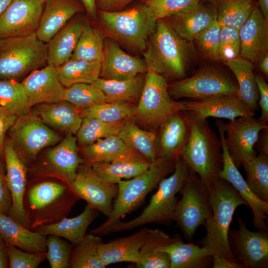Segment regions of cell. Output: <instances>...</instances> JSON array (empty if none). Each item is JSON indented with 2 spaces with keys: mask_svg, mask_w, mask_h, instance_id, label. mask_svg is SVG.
Listing matches in <instances>:
<instances>
[{
  "mask_svg": "<svg viewBox=\"0 0 268 268\" xmlns=\"http://www.w3.org/2000/svg\"><path fill=\"white\" fill-rule=\"evenodd\" d=\"M85 11L81 0H46L37 36L47 44L73 17Z\"/></svg>",
  "mask_w": 268,
  "mask_h": 268,
  "instance_id": "24",
  "label": "cell"
},
{
  "mask_svg": "<svg viewBox=\"0 0 268 268\" xmlns=\"http://www.w3.org/2000/svg\"><path fill=\"white\" fill-rule=\"evenodd\" d=\"M190 133V124L185 111L178 112L168 119L156 131L158 157L176 159L180 157Z\"/></svg>",
  "mask_w": 268,
  "mask_h": 268,
  "instance_id": "23",
  "label": "cell"
},
{
  "mask_svg": "<svg viewBox=\"0 0 268 268\" xmlns=\"http://www.w3.org/2000/svg\"><path fill=\"white\" fill-rule=\"evenodd\" d=\"M168 91L173 99L199 100L221 95H238V87L235 78L222 69L206 67L190 77L168 84Z\"/></svg>",
  "mask_w": 268,
  "mask_h": 268,
  "instance_id": "12",
  "label": "cell"
},
{
  "mask_svg": "<svg viewBox=\"0 0 268 268\" xmlns=\"http://www.w3.org/2000/svg\"><path fill=\"white\" fill-rule=\"evenodd\" d=\"M161 251L170 259V268H206L212 263V253L202 246L184 243L177 238Z\"/></svg>",
  "mask_w": 268,
  "mask_h": 268,
  "instance_id": "33",
  "label": "cell"
},
{
  "mask_svg": "<svg viewBox=\"0 0 268 268\" xmlns=\"http://www.w3.org/2000/svg\"><path fill=\"white\" fill-rule=\"evenodd\" d=\"M175 238L158 229H148L144 242L140 250L137 268H170L168 255L161 251L164 246L171 243Z\"/></svg>",
  "mask_w": 268,
  "mask_h": 268,
  "instance_id": "34",
  "label": "cell"
},
{
  "mask_svg": "<svg viewBox=\"0 0 268 268\" xmlns=\"http://www.w3.org/2000/svg\"><path fill=\"white\" fill-rule=\"evenodd\" d=\"M11 204V195L6 179L4 160L0 158V213L7 214Z\"/></svg>",
  "mask_w": 268,
  "mask_h": 268,
  "instance_id": "53",
  "label": "cell"
},
{
  "mask_svg": "<svg viewBox=\"0 0 268 268\" xmlns=\"http://www.w3.org/2000/svg\"><path fill=\"white\" fill-rule=\"evenodd\" d=\"M240 39L239 29L221 26L219 47V60L224 62L239 57Z\"/></svg>",
  "mask_w": 268,
  "mask_h": 268,
  "instance_id": "51",
  "label": "cell"
},
{
  "mask_svg": "<svg viewBox=\"0 0 268 268\" xmlns=\"http://www.w3.org/2000/svg\"><path fill=\"white\" fill-rule=\"evenodd\" d=\"M242 166L250 189L260 199L268 202V156L259 153Z\"/></svg>",
  "mask_w": 268,
  "mask_h": 268,
  "instance_id": "46",
  "label": "cell"
},
{
  "mask_svg": "<svg viewBox=\"0 0 268 268\" xmlns=\"http://www.w3.org/2000/svg\"><path fill=\"white\" fill-rule=\"evenodd\" d=\"M11 0H0V17L7 8Z\"/></svg>",
  "mask_w": 268,
  "mask_h": 268,
  "instance_id": "63",
  "label": "cell"
},
{
  "mask_svg": "<svg viewBox=\"0 0 268 268\" xmlns=\"http://www.w3.org/2000/svg\"><path fill=\"white\" fill-rule=\"evenodd\" d=\"M88 16L92 19L97 18V11L95 6V0H81Z\"/></svg>",
  "mask_w": 268,
  "mask_h": 268,
  "instance_id": "60",
  "label": "cell"
},
{
  "mask_svg": "<svg viewBox=\"0 0 268 268\" xmlns=\"http://www.w3.org/2000/svg\"><path fill=\"white\" fill-rule=\"evenodd\" d=\"M98 212L86 204L83 211L78 216L72 218L67 217L54 224L39 226L33 230L46 236L55 235L60 236L74 246L86 235L87 230L97 217Z\"/></svg>",
  "mask_w": 268,
  "mask_h": 268,
  "instance_id": "32",
  "label": "cell"
},
{
  "mask_svg": "<svg viewBox=\"0 0 268 268\" xmlns=\"http://www.w3.org/2000/svg\"><path fill=\"white\" fill-rule=\"evenodd\" d=\"M254 148L259 153L268 156V126L260 131Z\"/></svg>",
  "mask_w": 268,
  "mask_h": 268,
  "instance_id": "58",
  "label": "cell"
},
{
  "mask_svg": "<svg viewBox=\"0 0 268 268\" xmlns=\"http://www.w3.org/2000/svg\"><path fill=\"white\" fill-rule=\"evenodd\" d=\"M148 6L158 19H164L203 0H136Z\"/></svg>",
  "mask_w": 268,
  "mask_h": 268,
  "instance_id": "50",
  "label": "cell"
},
{
  "mask_svg": "<svg viewBox=\"0 0 268 268\" xmlns=\"http://www.w3.org/2000/svg\"><path fill=\"white\" fill-rule=\"evenodd\" d=\"M7 252L10 268H36L47 259L46 252L32 253L10 245H7Z\"/></svg>",
  "mask_w": 268,
  "mask_h": 268,
  "instance_id": "52",
  "label": "cell"
},
{
  "mask_svg": "<svg viewBox=\"0 0 268 268\" xmlns=\"http://www.w3.org/2000/svg\"><path fill=\"white\" fill-rule=\"evenodd\" d=\"M118 136L128 148L141 153L151 163L158 158L156 131L142 130L129 119L125 121Z\"/></svg>",
  "mask_w": 268,
  "mask_h": 268,
  "instance_id": "37",
  "label": "cell"
},
{
  "mask_svg": "<svg viewBox=\"0 0 268 268\" xmlns=\"http://www.w3.org/2000/svg\"><path fill=\"white\" fill-rule=\"evenodd\" d=\"M183 102L185 111L202 119L212 117L232 120L239 117L255 115V112L236 95H221Z\"/></svg>",
  "mask_w": 268,
  "mask_h": 268,
  "instance_id": "21",
  "label": "cell"
},
{
  "mask_svg": "<svg viewBox=\"0 0 268 268\" xmlns=\"http://www.w3.org/2000/svg\"><path fill=\"white\" fill-rule=\"evenodd\" d=\"M82 13L73 17L47 43L48 64L58 67L71 58L85 21Z\"/></svg>",
  "mask_w": 268,
  "mask_h": 268,
  "instance_id": "28",
  "label": "cell"
},
{
  "mask_svg": "<svg viewBox=\"0 0 268 268\" xmlns=\"http://www.w3.org/2000/svg\"><path fill=\"white\" fill-rule=\"evenodd\" d=\"M255 80L259 95V105L261 114L258 120L267 123L268 121V85L266 79L259 74H255Z\"/></svg>",
  "mask_w": 268,
  "mask_h": 268,
  "instance_id": "54",
  "label": "cell"
},
{
  "mask_svg": "<svg viewBox=\"0 0 268 268\" xmlns=\"http://www.w3.org/2000/svg\"><path fill=\"white\" fill-rule=\"evenodd\" d=\"M47 63V44L36 33L0 39V79L21 82Z\"/></svg>",
  "mask_w": 268,
  "mask_h": 268,
  "instance_id": "8",
  "label": "cell"
},
{
  "mask_svg": "<svg viewBox=\"0 0 268 268\" xmlns=\"http://www.w3.org/2000/svg\"><path fill=\"white\" fill-rule=\"evenodd\" d=\"M189 172V167L179 157L173 174L161 180L157 191L140 214L127 222L120 221L113 227L112 232L129 231L151 223L170 224L174 221L178 201L176 196L183 187Z\"/></svg>",
  "mask_w": 268,
  "mask_h": 268,
  "instance_id": "7",
  "label": "cell"
},
{
  "mask_svg": "<svg viewBox=\"0 0 268 268\" xmlns=\"http://www.w3.org/2000/svg\"><path fill=\"white\" fill-rule=\"evenodd\" d=\"M267 126L254 116L239 117L224 124L226 146L238 168L256 157L255 144L260 131Z\"/></svg>",
  "mask_w": 268,
  "mask_h": 268,
  "instance_id": "14",
  "label": "cell"
},
{
  "mask_svg": "<svg viewBox=\"0 0 268 268\" xmlns=\"http://www.w3.org/2000/svg\"><path fill=\"white\" fill-rule=\"evenodd\" d=\"M239 32L240 57L254 63L268 52V20L257 6Z\"/></svg>",
  "mask_w": 268,
  "mask_h": 268,
  "instance_id": "25",
  "label": "cell"
},
{
  "mask_svg": "<svg viewBox=\"0 0 268 268\" xmlns=\"http://www.w3.org/2000/svg\"><path fill=\"white\" fill-rule=\"evenodd\" d=\"M6 179L11 197V207L8 215L30 229L24 208L23 200L27 184L28 168L20 159L8 138L3 144Z\"/></svg>",
  "mask_w": 268,
  "mask_h": 268,
  "instance_id": "19",
  "label": "cell"
},
{
  "mask_svg": "<svg viewBox=\"0 0 268 268\" xmlns=\"http://www.w3.org/2000/svg\"><path fill=\"white\" fill-rule=\"evenodd\" d=\"M99 17L105 37L134 53L141 54L158 19L148 6L139 1L120 11H99Z\"/></svg>",
  "mask_w": 268,
  "mask_h": 268,
  "instance_id": "5",
  "label": "cell"
},
{
  "mask_svg": "<svg viewBox=\"0 0 268 268\" xmlns=\"http://www.w3.org/2000/svg\"><path fill=\"white\" fill-rule=\"evenodd\" d=\"M142 54L147 71L178 80L186 77L196 50L193 41L182 38L165 21L158 19Z\"/></svg>",
  "mask_w": 268,
  "mask_h": 268,
  "instance_id": "1",
  "label": "cell"
},
{
  "mask_svg": "<svg viewBox=\"0 0 268 268\" xmlns=\"http://www.w3.org/2000/svg\"><path fill=\"white\" fill-rule=\"evenodd\" d=\"M47 237V259L51 268H69L70 253L73 245L62 237L49 235Z\"/></svg>",
  "mask_w": 268,
  "mask_h": 268,
  "instance_id": "48",
  "label": "cell"
},
{
  "mask_svg": "<svg viewBox=\"0 0 268 268\" xmlns=\"http://www.w3.org/2000/svg\"><path fill=\"white\" fill-rule=\"evenodd\" d=\"M100 62L70 59L56 67L59 79L65 87L76 83H92L99 77Z\"/></svg>",
  "mask_w": 268,
  "mask_h": 268,
  "instance_id": "38",
  "label": "cell"
},
{
  "mask_svg": "<svg viewBox=\"0 0 268 268\" xmlns=\"http://www.w3.org/2000/svg\"><path fill=\"white\" fill-rule=\"evenodd\" d=\"M6 136L27 167L33 163L42 149L54 146L62 139L56 132L30 112L17 118Z\"/></svg>",
  "mask_w": 268,
  "mask_h": 268,
  "instance_id": "10",
  "label": "cell"
},
{
  "mask_svg": "<svg viewBox=\"0 0 268 268\" xmlns=\"http://www.w3.org/2000/svg\"><path fill=\"white\" fill-rule=\"evenodd\" d=\"M34 114L50 128L66 134H76L82 121L80 111L65 100L38 104Z\"/></svg>",
  "mask_w": 268,
  "mask_h": 268,
  "instance_id": "29",
  "label": "cell"
},
{
  "mask_svg": "<svg viewBox=\"0 0 268 268\" xmlns=\"http://www.w3.org/2000/svg\"><path fill=\"white\" fill-rule=\"evenodd\" d=\"M216 125L220 135L223 156V167L219 177L228 181L237 190L251 208L254 226L258 230H267L268 202L260 199L251 191L238 168L233 162L228 152L224 140V123L217 120Z\"/></svg>",
  "mask_w": 268,
  "mask_h": 268,
  "instance_id": "17",
  "label": "cell"
},
{
  "mask_svg": "<svg viewBox=\"0 0 268 268\" xmlns=\"http://www.w3.org/2000/svg\"><path fill=\"white\" fill-rule=\"evenodd\" d=\"M208 193L212 213L203 224L206 234L201 244L212 256L222 255L238 263L229 245L228 233L236 208L241 205L248 206L247 203L232 185L220 177L215 180Z\"/></svg>",
  "mask_w": 268,
  "mask_h": 268,
  "instance_id": "4",
  "label": "cell"
},
{
  "mask_svg": "<svg viewBox=\"0 0 268 268\" xmlns=\"http://www.w3.org/2000/svg\"><path fill=\"white\" fill-rule=\"evenodd\" d=\"M185 111L190 122L191 133L180 157L198 175L208 191L223 167L220 140L207 119Z\"/></svg>",
  "mask_w": 268,
  "mask_h": 268,
  "instance_id": "6",
  "label": "cell"
},
{
  "mask_svg": "<svg viewBox=\"0 0 268 268\" xmlns=\"http://www.w3.org/2000/svg\"><path fill=\"white\" fill-rule=\"evenodd\" d=\"M180 193L182 198L177 201L174 221L185 238L191 241L197 228L212 215L209 195L204 184L190 168Z\"/></svg>",
  "mask_w": 268,
  "mask_h": 268,
  "instance_id": "11",
  "label": "cell"
},
{
  "mask_svg": "<svg viewBox=\"0 0 268 268\" xmlns=\"http://www.w3.org/2000/svg\"><path fill=\"white\" fill-rule=\"evenodd\" d=\"M21 83L32 106L63 100L65 87L61 83L56 67L47 64L24 78Z\"/></svg>",
  "mask_w": 268,
  "mask_h": 268,
  "instance_id": "22",
  "label": "cell"
},
{
  "mask_svg": "<svg viewBox=\"0 0 268 268\" xmlns=\"http://www.w3.org/2000/svg\"><path fill=\"white\" fill-rule=\"evenodd\" d=\"M9 268L7 245L0 235V268Z\"/></svg>",
  "mask_w": 268,
  "mask_h": 268,
  "instance_id": "59",
  "label": "cell"
},
{
  "mask_svg": "<svg viewBox=\"0 0 268 268\" xmlns=\"http://www.w3.org/2000/svg\"><path fill=\"white\" fill-rule=\"evenodd\" d=\"M212 257L213 268H246L242 264L232 262L222 255H213Z\"/></svg>",
  "mask_w": 268,
  "mask_h": 268,
  "instance_id": "57",
  "label": "cell"
},
{
  "mask_svg": "<svg viewBox=\"0 0 268 268\" xmlns=\"http://www.w3.org/2000/svg\"><path fill=\"white\" fill-rule=\"evenodd\" d=\"M135 0H95L97 11L113 12L121 10Z\"/></svg>",
  "mask_w": 268,
  "mask_h": 268,
  "instance_id": "56",
  "label": "cell"
},
{
  "mask_svg": "<svg viewBox=\"0 0 268 268\" xmlns=\"http://www.w3.org/2000/svg\"><path fill=\"white\" fill-rule=\"evenodd\" d=\"M215 7L216 19L221 26L239 29L250 15L254 0H210Z\"/></svg>",
  "mask_w": 268,
  "mask_h": 268,
  "instance_id": "41",
  "label": "cell"
},
{
  "mask_svg": "<svg viewBox=\"0 0 268 268\" xmlns=\"http://www.w3.org/2000/svg\"><path fill=\"white\" fill-rule=\"evenodd\" d=\"M53 147L47 151L30 166L33 181L54 179L70 186L78 166L83 163L78 152L76 137L67 134Z\"/></svg>",
  "mask_w": 268,
  "mask_h": 268,
  "instance_id": "13",
  "label": "cell"
},
{
  "mask_svg": "<svg viewBox=\"0 0 268 268\" xmlns=\"http://www.w3.org/2000/svg\"><path fill=\"white\" fill-rule=\"evenodd\" d=\"M103 242L101 236L90 233L73 246L69 257V268H105L99 253V246Z\"/></svg>",
  "mask_w": 268,
  "mask_h": 268,
  "instance_id": "42",
  "label": "cell"
},
{
  "mask_svg": "<svg viewBox=\"0 0 268 268\" xmlns=\"http://www.w3.org/2000/svg\"><path fill=\"white\" fill-rule=\"evenodd\" d=\"M136 104L127 101H107L80 110L83 117H92L115 124L132 119Z\"/></svg>",
  "mask_w": 268,
  "mask_h": 268,
  "instance_id": "43",
  "label": "cell"
},
{
  "mask_svg": "<svg viewBox=\"0 0 268 268\" xmlns=\"http://www.w3.org/2000/svg\"><path fill=\"white\" fill-rule=\"evenodd\" d=\"M151 163L141 153L129 148L126 152L110 162L96 163L91 166L104 180L117 184L121 180L130 179L142 174Z\"/></svg>",
  "mask_w": 268,
  "mask_h": 268,
  "instance_id": "27",
  "label": "cell"
},
{
  "mask_svg": "<svg viewBox=\"0 0 268 268\" xmlns=\"http://www.w3.org/2000/svg\"><path fill=\"white\" fill-rule=\"evenodd\" d=\"M74 192L87 205L108 217L113 209V200L117 196V184L101 178L89 165L81 163L70 185Z\"/></svg>",
  "mask_w": 268,
  "mask_h": 268,
  "instance_id": "16",
  "label": "cell"
},
{
  "mask_svg": "<svg viewBox=\"0 0 268 268\" xmlns=\"http://www.w3.org/2000/svg\"><path fill=\"white\" fill-rule=\"evenodd\" d=\"M79 200L70 186L60 181H27L23 204L30 229L67 217Z\"/></svg>",
  "mask_w": 268,
  "mask_h": 268,
  "instance_id": "2",
  "label": "cell"
},
{
  "mask_svg": "<svg viewBox=\"0 0 268 268\" xmlns=\"http://www.w3.org/2000/svg\"><path fill=\"white\" fill-rule=\"evenodd\" d=\"M0 235L7 245L22 250L47 252V236L23 226L8 214L0 213Z\"/></svg>",
  "mask_w": 268,
  "mask_h": 268,
  "instance_id": "30",
  "label": "cell"
},
{
  "mask_svg": "<svg viewBox=\"0 0 268 268\" xmlns=\"http://www.w3.org/2000/svg\"><path fill=\"white\" fill-rule=\"evenodd\" d=\"M101 64L99 77L108 80H125L147 71L144 60L127 54L117 42L108 37L104 40Z\"/></svg>",
  "mask_w": 268,
  "mask_h": 268,
  "instance_id": "20",
  "label": "cell"
},
{
  "mask_svg": "<svg viewBox=\"0 0 268 268\" xmlns=\"http://www.w3.org/2000/svg\"><path fill=\"white\" fill-rule=\"evenodd\" d=\"M258 61L261 71L267 77L268 76V52L262 55Z\"/></svg>",
  "mask_w": 268,
  "mask_h": 268,
  "instance_id": "61",
  "label": "cell"
},
{
  "mask_svg": "<svg viewBox=\"0 0 268 268\" xmlns=\"http://www.w3.org/2000/svg\"><path fill=\"white\" fill-rule=\"evenodd\" d=\"M145 73H140L122 80L99 77L92 83L105 95L107 101H123L137 104L141 94Z\"/></svg>",
  "mask_w": 268,
  "mask_h": 268,
  "instance_id": "36",
  "label": "cell"
},
{
  "mask_svg": "<svg viewBox=\"0 0 268 268\" xmlns=\"http://www.w3.org/2000/svg\"><path fill=\"white\" fill-rule=\"evenodd\" d=\"M105 37L102 31L85 22L71 59L101 63Z\"/></svg>",
  "mask_w": 268,
  "mask_h": 268,
  "instance_id": "40",
  "label": "cell"
},
{
  "mask_svg": "<svg viewBox=\"0 0 268 268\" xmlns=\"http://www.w3.org/2000/svg\"><path fill=\"white\" fill-rule=\"evenodd\" d=\"M17 117L0 106V158L3 160V144L6 134Z\"/></svg>",
  "mask_w": 268,
  "mask_h": 268,
  "instance_id": "55",
  "label": "cell"
},
{
  "mask_svg": "<svg viewBox=\"0 0 268 268\" xmlns=\"http://www.w3.org/2000/svg\"><path fill=\"white\" fill-rule=\"evenodd\" d=\"M167 79L147 71L141 94L132 119L147 130L156 131L175 114L185 111L183 101H175L168 91Z\"/></svg>",
  "mask_w": 268,
  "mask_h": 268,
  "instance_id": "9",
  "label": "cell"
},
{
  "mask_svg": "<svg viewBox=\"0 0 268 268\" xmlns=\"http://www.w3.org/2000/svg\"><path fill=\"white\" fill-rule=\"evenodd\" d=\"M128 148L118 135H111L78 148V152L83 163L91 166L96 163L110 162Z\"/></svg>",
  "mask_w": 268,
  "mask_h": 268,
  "instance_id": "39",
  "label": "cell"
},
{
  "mask_svg": "<svg viewBox=\"0 0 268 268\" xmlns=\"http://www.w3.org/2000/svg\"><path fill=\"white\" fill-rule=\"evenodd\" d=\"M125 121L111 124L95 118L83 117L76 134L78 148L88 146L111 135H118Z\"/></svg>",
  "mask_w": 268,
  "mask_h": 268,
  "instance_id": "44",
  "label": "cell"
},
{
  "mask_svg": "<svg viewBox=\"0 0 268 268\" xmlns=\"http://www.w3.org/2000/svg\"><path fill=\"white\" fill-rule=\"evenodd\" d=\"M238 229L229 230L228 243L236 261L246 268L268 267V232L249 230L241 218Z\"/></svg>",
  "mask_w": 268,
  "mask_h": 268,
  "instance_id": "15",
  "label": "cell"
},
{
  "mask_svg": "<svg viewBox=\"0 0 268 268\" xmlns=\"http://www.w3.org/2000/svg\"><path fill=\"white\" fill-rule=\"evenodd\" d=\"M46 0H11L0 17V39L36 33Z\"/></svg>",
  "mask_w": 268,
  "mask_h": 268,
  "instance_id": "18",
  "label": "cell"
},
{
  "mask_svg": "<svg viewBox=\"0 0 268 268\" xmlns=\"http://www.w3.org/2000/svg\"><path fill=\"white\" fill-rule=\"evenodd\" d=\"M220 30L221 25L216 19L197 34L193 41H195L203 54L212 60L220 61Z\"/></svg>",
  "mask_w": 268,
  "mask_h": 268,
  "instance_id": "49",
  "label": "cell"
},
{
  "mask_svg": "<svg viewBox=\"0 0 268 268\" xmlns=\"http://www.w3.org/2000/svg\"><path fill=\"white\" fill-rule=\"evenodd\" d=\"M224 63L237 81L238 96L256 113L259 95L253 72V63L241 57L228 60Z\"/></svg>",
  "mask_w": 268,
  "mask_h": 268,
  "instance_id": "35",
  "label": "cell"
},
{
  "mask_svg": "<svg viewBox=\"0 0 268 268\" xmlns=\"http://www.w3.org/2000/svg\"><path fill=\"white\" fill-rule=\"evenodd\" d=\"M63 100L72 104L79 111L107 102L102 91L93 83H76L65 87Z\"/></svg>",
  "mask_w": 268,
  "mask_h": 268,
  "instance_id": "47",
  "label": "cell"
},
{
  "mask_svg": "<svg viewBox=\"0 0 268 268\" xmlns=\"http://www.w3.org/2000/svg\"><path fill=\"white\" fill-rule=\"evenodd\" d=\"M215 6L202 2L163 19L182 38L193 41L201 31L216 20Z\"/></svg>",
  "mask_w": 268,
  "mask_h": 268,
  "instance_id": "26",
  "label": "cell"
},
{
  "mask_svg": "<svg viewBox=\"0 0 268 268\" xmlns=\"http://www.w3.org/2000/svg\"><path fill=\"white\" fill-rule=\"evenodd\" d=\"M0 106L17 117L30 112L31 106L21 82L0 79Z\"/></svg>",
  "mask_w": 268,
  "mask_h": 268,
  "instance_id": "45",
  "label": "cell"
},
{
  "mask_svg": "<svg viewBox=\"0 0 268 268\" xmlns=\"http://www.w3.org/2000/svg\"><path fill=\"white\" fill-rule=\"evenodd\" d=\"M260 9L264 17L268 20V0H257Z\"/></svg>",
  "mask_w": 268,
  "mask_h": 268,
  "instance_id": "62",
  "label": "cell"
},
{
  "mask_svg": "<svg viewBox=\"0 0 268 268\" xmlns=\"http://www.w3.org/2000/svg\"><path fill=\"white\" fill-rule=\"evenodd\" d=\"M148 228L143 227L128 236L102 242L98 247L100 258L107 267L123 262L135 263L145 239Z\"/></svg>",
  "mask_w": 268,
  "mask_h": 268,
  "instance_id": "31",
  "label": "cell"
},
{
  "mask_svg": "<svg viewBox=\"0 0 268 268\" xmlns=\"http://www.w3.org/2000/svg\"><path fill=\"white\" fill-rule=\"evenodd\" d=\"M176 159L158 157L142 174L120 181L117 184L118 192L111 214L104 222L90 233L99 236L111 233L112 228L121 218L141 206L147 195L158 186L161 180L173 172Z\"/></svg>",
  "mask_w": 268,
  "mask_h": 268,
  "instance_id": "3",
  "label": "cell"
}]
</instances>
